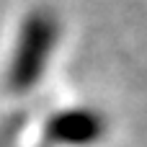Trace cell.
Instances as JSON below:
<instances>
[{
  "instance_id": "cell-1",
  "label": "cell",
  "mask_w": 147,
  "mask_h": 147,
  "mask_svg": "<svg viewBox=\"0 0 147 147\" xmlns=\"http://www.w3.org/2000/svg\"><path fill=\"white\" fill-rule=\"evenodd\" d=\"M54 44H57V18L44 8L31 10L21 26L18 44L8 67V88L16 93L31 90L44 72Z\"/></svg>"
},
{
  "instance_id": "cell-2",
  "label": "cell",
  "mask_w": 147,
  "mask_h": 147,
  "mask_svg": "<svg viewBox=\"0 0 147 147\" xmlns=\"http://www.w3.org/2000/svg\"><path fill=\"white\" fill-rule=\"evenodd\" d=\"M47 137L54 145L65 147H85L93 145L106 132V119L93 109H67L47 121Z\"/></svg>"
}]
</instances>
